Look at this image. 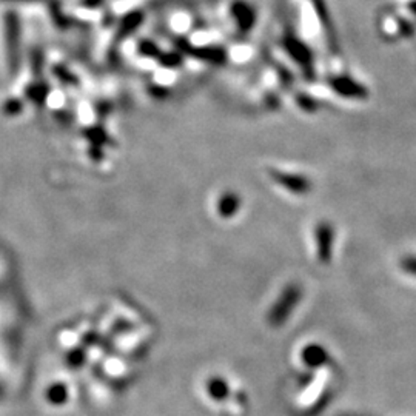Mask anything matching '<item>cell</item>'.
<instances>
[{
	"mask_svg": "<svg viewBox=\"0 0 416 416\" xmlns=\"http://www.w3.org/2000/svg\"><path fill=\"white\" fill-rule=\"evenodd\" d=\"M299 298H301V291L295 287H290L284 291L282 296L278 299V302L273 305V309L270 310L269 321L271 326H282V324L289 320L291 311L296 307Z\"/></svg>",
	"mask_w": 416,
	"mask_h": 416,
	"instance_id": "obj_1",
	"label": "cell"
},
{
	"mask_svg": "<svg viewBox=\"0 0 416 416\" xmlns=\"http://www.w3.org/2000/svg\"><path fill=\"white\" fill-rule=\"evenodd\" d=\"M302 360L305 364H307V366L316 367V366H320V364L326 362L327 353H326V350L320 346H309L304 349Z\"/></svg>",
	"mask_w": 416,
	"mask_h": 416,
	"instance_id": "obj_2",
	"label": "cell"
},
{
	"mask_svg": "<svg viewBox=\"0 0 416 416\" xmlns=\"http://www.w3.org/2000/svg\"><path fill=\"white\" fill-rule=\"evenodd\" d=\"M207 392L213 399L222 401L229 396V384L222 378H211L207 384Z\"/></svg>",
	"mask_w": 416,
	"mask_h": 416,
	"instance_id": "obj_3",
	"label": "cell"
},
{
	"mask_svg": "<svg viewBox=\"0 0 416 416\" xmlns=\"http://www.w3.org/2000/svg\"><path fill=\"white\" fill-rule=\"evenodd\" d=\"M47 398L54 406H63V402L68 399V390L63 384H54L48 388Z\"/></svg>",
	"mask_w": 416,
	"mask_h": 416,
	"instance_id": "obj_4",
	"label": "cell"
}]
</instances>
